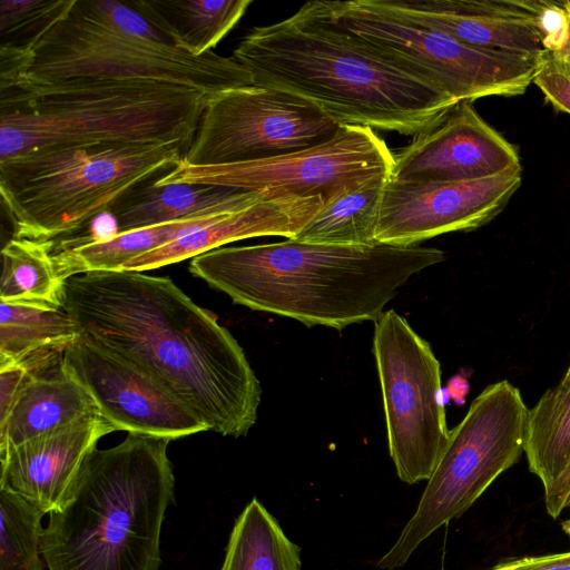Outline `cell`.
Listing matches in <instances>:
<instances>
[{"mask_svg":"<svg viewBox=\"0 0 570 570\" xmlns=\"http://www.w3.org/2000/svg\"><path fill=\"white\" fill-rule=\"evenodd\" d=\"M254 85L293 92L340 125L416 136L443 121L458 100L375 55L308 1L285 20L255 27L232 56Z\"/></svg>","mask_w":570,"mask_h":570,"instance_id":"obj_2","label":"cell"},{"mask_svg":"<svg viewBox=\"0 0 570 570\" xmlns=\"http://www.w3.org/2000/svg\"><path fill=\"white\" fill-rule=\"evenodd\" d=\"M67 0H1L0 47H24L66 6Z\"/></svg>","mask_w":570,"mask_h":570,"instance_id":"obj_29","label":"cell"},{"mask_svg":"<svg viewBox=\"0 0 570 570\" xmlns=\"http://www.w3.org/2000/svg\"><path fill=\"white\" fill-rule=\"evenodd\" d=\"M445 259L421 245H331L294 239L220 247L189 272L250 309L343 330L377 321L410 277Z\"/></svg>","mask_w":570,"mask_h":570,"instance_id":"obj_3","label":"cell"},{"mask_svg":"<svg viewBox=\"0 0 570 570\" xmlns=\"http://www.w3.org/2000/svg\"><path fill=\"white\" fill-rule=\"evenodd\" d=\"M179 145L91 144L0 161V195L13 237L51 240L107 213L125 193L175 168Z\"/></svg>","mask_w":570,"mask_h":570,"instance_id":"obj_7","label":"cell"},{"mask_svg":"<svg viewBox=\"0 0 570 570\" xmlns=\"http://www.w3.org/2000/svg\"><path fill=\"white\" fill-rule=\"evenodd\" d=\"M299 548L254 498L238 515L219 570H301Z\"/></svg>","mask_w":570,"mask_h":570,"instance_id":"obj_25","label":"cell"},{"mask_svg":"<svg viewBox=\"0 0 570 570\" xmlns=\"http://www.w3.org/2000/svg\"><path fill=\"white\" fill-rule=\"evenodd\" d=\"M318 2L331 21L357 43L431 81L459 102L522 95L543 60L465 45L371 0Z\"/></svg>","mask_w":570,"mask_h":570,"instance_id":"obj_9","label":"cell"},{"mask_svg":"<svg viewBox=\"0 0 570 570\" xmlns=\"http://www.w3.org/2000/svg\"><path fill=\"white\" fill-rule=\"evenodd\" d=\"M468 391V384L465 380L455 376L449 381L448 392L455 400L456 403H461L464 401V395Z\"/></svg>","mask_w":570,"mask_h":570,"instance_id":"obj_35","label":"cell"},{"mask_svg":"<svg viewBox=\"0 0 570 570\" xmlns=\"http://www.w3.org/2000/svg\"><path fill=\"white\" fill-rule=\"evenodd\" d=\"M95 413L99 412L90 395L60 365L53 374L30 373L0 423V458L14 446Z\"/></svg>","mask_w":570,"mask_h":570,"instance_id":"obj_21","label":"cell"},{"mask_svg":"<svg viewBox=\"0 0 570 570\" xmlns=\"http://www.w3.org/2000/svg\"><path fill=\"white\" fill-rule=\"evenodd\" d=\"M523 452L543 487L546 510L557 519L570 503V377L529 409Z\"/></svg>","mask_w":570,"mask_h":570,"instance_id":"obj_20","label":"cell"},{"mask_svg":"<svg viewBox=\"0 0 570 570\" xmlns=\"http://www.w3.org/2000/svg\"><path fill=\"white\" fill-rule=\"evenodd\" d=\"M62 308L82 335L136 365L209 430L239 438L256 423L262 387L244 350L170 278L136 271L72 276Z\"/></svg>","mask_w":570,"mask_h":570,"instance_id":"obj_1","label":"cell"},{"mask_svg":"<svg viewBox=\"0 0 570 570\" xmlns=\"http://www.w3.org/2000/svg\"><path fill=\"white\" fill-rule=\"evenodd\" d=\"M80 335L63 308L0 302V368L61 356Z\"/></svg>","mask_w":570,"mask_h":570,"instance_id":"obj_23","label":"cell"},{"mask_svg":"<svg viewBox=\"0 0 570 570\" xmlns=\"http://www.w3.org/2000/svg\"><path fill=\"white\" fill-rule=\"evenodd\" d=\"M171 440L128 433L83 461L42 538L48 570H159L160 533L174 499Z\"/></svg>","mask_w":570,"mask_h":570,"instance_id":"obj_5","label":"cell"},{"mask_svg":"<svg viewBox=\"0 0 570 570\" xmlns=\"http://www.w3.org/2000/svg\"><path fill=\"white\" fill-rule=\"evenodd\" d=\"M561 528L564 533H567L570 537V520H566L561 523Z\"/></svg>","mask_w":570,"mask_h":570,"instance_id":"obj_36","label":"cell"},{"mask_svg":"<svg viewBox=\"0 0 570 570\" xmlns=\"http://www.w3.org/2000/svg\"><path fill=\"white\" fill-rule=\"evenodd\" d=\"M70 80H144L214 95L253 86L233 57L183 49L144 0H67L24 47H0V90Z\"/></svg>","mask_w":570,"mask_h":570,"instance_id":"obj_4","label":"cell"},{"mask_svg":"<svg viewBox=\"0 0 570 570\" xmlns=\"http://www.w3.org/2000/svg\"><path fill=\"white\" fill-rule=\"evenodd\" d=\"M116 431L99 413L31 439L0 458V490L12 492L40 511H57L88 454Z\"/></svg>","mask_w":570,"mask_h":570,"instance_id":"obj_17","label":"cell"},{"mask_svg":"<svg viewBox=\"0 0 570 570\" xmlns=\"http://www.w3.org/2000/svg\"><path fill=\"white\" fill-rule=\"evenodd\" d=\"M568 13V33L562 46L547 56L561 69L570 75V0L563 1Z\"/></svg>","mask_w":570,"mask_h":570,"instance_id":"obj_34","label":"cell"},{"mask_svg":"<svg viewBox=\"0 0 570 570\" xmlns=\"http://www.w3.org/2000/svg\"><path fill=\"white\" fill-rule=\"evenodd\" d=\"M60 368L86 390L116 431L169 440L209 431L158 382L82 334L65 350Z\"/></svg>","mask_w":570,"mask_h":570,"instance_id":"obj_13","label":"cell"},{"mask_svg":"<svg viewBox=\"0 0 570 570\" xmlns=\"http://www.w3.org/2000/svg\"><path fill=\"white\" fill-rule=\"evenodd\" d=\"M144 1L177 43L194 56L213 51L252 3V0Z\"/></svg>","mask_w":570,"mask_h":570,"instance_id":"obj_26","label":"cell"},{"mask_svg":"<svg viewBox=\"0 0 570 570\" xmlns=\"http://www.w3.org/2000/svg\"><path fill=\"white\" fill-rule=\"evenodd\" d=\"M158 177L132 187L109 208L107 213L114 217L119 233L204 214L238 210L267 193L200 184L158 185Z\"/></svg>","mask_w":570,"mask_h":570,"instance_id":"obj_19","label":"cell"},{"mask_svg":"<svg viewBox=\"0 0 570 570\" xmlns=\"http://www.w3.org/2000/svg\"><path fill=\"white\" fill-rule=\"evenodd\" d=\"M230 213L233 212L198 215L122 232L105 242L53 250L51 254L55 268L65 282L72 276L91 272L121 271L131 259L170 244Z\"/></svg>","mask_w":570,"mask_h":570,"instance_id":"obj_22","label":"cell"},{"mask_svg":"<svg viewBox=\"0 0 570 570\" xmlns=\"http://www.w3.org/2000/svg\"><path fill=\"white\" fill-rule=\"evenodd\" d=\"M30 372L23 365L0 368V423H2Z\"/></svg>","mask_w":570,"mask_h":570,"instance_id":"obj_32","label":"cell"},{"mask_svg":"<svg viewBox=\"0 0 570 570\" xmlns=\"http://www.w3.org/2000/svg\"><path fill=\"white\" fill-rule=\"evenodd\" d=\"M389 178L371 180L331 203L291 239L331 245L377 244L375 230L384 186Z\"/></svg>","mask_w":570,"mask_h":570,"instance_id":"obj_27","label":"cell"},{"mask_svg":"<svg viewBox=\"0 0 570 570\" xmlns=\"http://www.w3.org/2000/svg\"><path fill=\"white\" fill-rule=\"evenodd\" d=\"M390 179L400 183L466 181L520 168L517 148L487 124L472 102H459L438 126L393 155Z\"/></svg>","mask_w":570,"mask_h":570,"instance_id":"obj_15","label":"cell"},{"mask_svg":"<svg viewBox=\"0 0 570 570\" xmlns=\"http://www.w3.org/2000/svg\"><path fill=\"white\" fill-rule=\"evenodd\" d=\"M323 207L324 200L320 196L299 197L283 191H267L258 202L131 259L121 271L156 269L252 237L283 236L291 239Z\"/></svg>","mask_w":570,"mask_h":570,"instance_id":"obj_18","label":"cell"},{"mask_svg":"<svg viewBox=\"0 0 570 570\" xmlns=\"http://www.w3.org/2000/svg\"><path fill=\"white\" fill-rule=\"evenodd\" d=\"M563 376H564V377H570V365H569V367H568V370L566 371V373H564V375H563Z\"/></svg>","mask_w":570,"mask_h":570,"instance_id":"obj_37","label":"cell"},{"mask_svg":"<svg viewBox=\"0 0 570 570\" xmlns=\"http://www.w3.org/2000/svg\"><path fill=\"white\" fill-rule=\"evenodd\" d=\"M393 164V154L373 129L341 125L331 140L315 147L239 164L197 166L180 160L156 181L320 196L326 205L371 180L390 179Z\"/></svg>","mask_w":570,"mask_h":570,"instance_id":"obj_12","label":"cell"},{"mask_svg":"<svg viewBox=\"0 0 570 570\" xmlns=\"http://www.w3.org/2000/svg\"><path fill=\"white\" fill-rule=\"evenodd\" d=\"M209 96L144 80H70L3 89L0 161L37 149L106 142L179 145L186 153Z\"/></svg>","mask_w":570,"mask_h":570,"instance_id":"obj_6","label":"cell"},{"mask_svg":"<svg viewBox=\"0 0 570 570\" xmlns=\"http://www.w3.org/2000/svg\"><path fill=\"white\" fill-rule=\"evenodd\" d=\"M374 323L373 354L391 459L401 481H428L450 436L440 362L394 309Z\"/></svg>","mask_w":570,"mask_h":570,"instance_id":"obj_10","label":"cell"},{"mask_svg":"<svg viewBox=\"0 0 570 570\" xmlns=\"http://www.w3.org/2000/svg\"><path fill=\"white\" fill-rule=\"evenodd\" d=\"M528 411L520 390L503 380L471 403L428 480L415 512L377 567L404 566L424 540L461 517L523 453Z\"/></svg>","mask_w":570,"mask_h":570,"instance_id":"obj_8","label":"cell"},{"mask_svg":"<svg viewBox=\"0 0 570 570\" xmlns=\"http://www.w3.org/2000/svg\"><path fill=\"white\" fill-rule=\"evenodd\" d=\"M410 22L443 32L465 45L542 60L540 0H371Z\"/></svg>","mask_w":570,"mask_h":570,"instance_id":"obj_16","label":"cell"},{"mask_svg":"<svg viewBox=\"0 0 570 570\" xmlns=\"http://www.w3.org/2000/svg\"><path fill=\"white\" fill-rule=\"evenodd\" d=\"M537 20L547 52L558 50L568 33V13L563 1L540 0Z\"/></svg>","mask_w":570,"mask_h":570,"instance_id":"obj_31","label":"cell"},{"mask_svg":"<svg viewBox=\"0 0 570 570\" xmlns=\"http://www.w3.org/2000/svg\"><path fill=\"white\" fill-rule=\"evenodd\" d=\"M489 570H570V551L512 559Z\"/></svg>","mask_w":570,"mask_h":570,"instance_id":"obj_33","label":"cell"},{"mask_svg":"<svg viewBox=\"0 0 570 570\" xmlns=\"http://www.w3.org/2000/svg\"><path fill=\"white\" fill-rule=\"evenodd\" d=\"M42 511L0 490V570H48L42 556Z\"/></svg>","mask_w":570,"mask_h":570,"instance_id":"obj_28","label":"cell"},{"mask_svg":"<svg viewBox=\"0 0 570 570\" xmlns=\"http://www.w3.org/2000/svg\"><path fill=\"white\" fill-rule=\"evenodd\" d=\"M532 83L556 110L570 114V75L548 56L542 60Z\"/></svg>","mask_w":570,"mask_h":570,"instance_id":"obj_30","label":"cell"},{"mask_svg":"<svg viewBox=\"0 0 570 570\" xmlns=\"http://www.w3.org/2000/svg\"><path fill=\"white\" fill-rule=\"evenodd\" d=\"M340 124L293 92L263 86L208 97L181 161L208 166L256 161L322 145Z\"/></svg>","mask_w":570,"mask_h":570,"instance_id":"obj_11","label":"cell"},{"mask_svg":"<svg viewBox=\"0 0 570 570\" xmlns=\"http://www.w3.org/2000/svg\"><path fill=\"white\" fill-rule=\"evenodd\" d=\"M568 508H570V503H569V507H568Z\"/></svg>","mask_w":570,"mask_h":570,"instance_id":"obj_38","label":"cell"},{"mask_svg":"<svg viewBox=\"0 0 570 570\" xmlns=\"http://www.w3.org/2000/svg\"><path fill=\"white\" fill-rule=\"evenodd\" d=\"M52 240L12 237L1 250L0 302L62 308L65 281L56 272Z\"/></svg>","mask_w":570,"mask_h":570,"instance_id":"obj_24","label":"cell"},{"mask_svg":"<svg viewBox=\"0 0 570 570\" xmlns=\"http://www.w3.org/2000/svg\"><path fill=\"white\" fill-rule=\"evenodd\" d=\"M522 170L466 181L400 183L384 186L376 243L411 246L451 233L476 229L507 206L522 181Z\"/></svg>","mask_w":570,"mask_h":570,"instance_id":"obj_14","label":"cell"}]
</instances>
